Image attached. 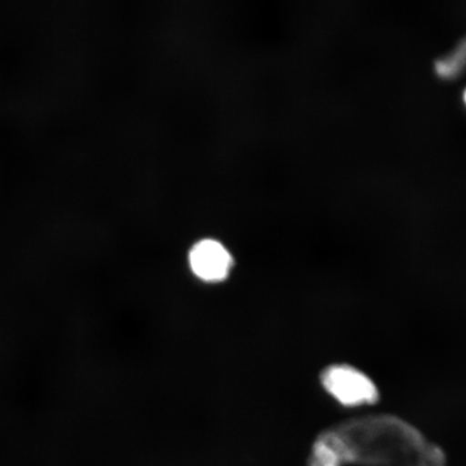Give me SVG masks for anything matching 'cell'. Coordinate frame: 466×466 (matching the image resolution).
I'll return each instance as SVG.
<instances>
[{"label": "cell", "instance_id": "3957f363", "mask_svg": "<svg viewBox=\"0 0 466 466\" xmlns=\"http://www.w3.org/2000/svg\"><path fill=\"white\" fill-rule=\"evenodd\" d=\"M188 265L192 275L208 284L224 282L230 276L233 258L219 241L204 238L189 250Z\"/></svg>", "mask_w": 466, "mask_h": 466}, {"label": "cell", "instance_id": "5b68a950", "mask_svg": "<svg viewBox=\"0 0 466 466\" xmlns=\"http://www.w3.org/2000/svg\"><path fill=\"white\" fill-rule=\"evenodd\" d=\"M419 466H447V458L441 448L439 447L437 450L431 454V456L424 460V461Z\"/></svg>", "mask_w": 466, "mask_h": 466}, {"label": "cell", "instance_id": "8992f818", "mask_svg": "<svg viewBox=\"0 0 466 466\" xmlns=\"http://www.w3.org/2000/svg\"><path fill=\"white\" fill-rule=\"evenodd\" d=\"M464 98H465V103H466V92H465V96H464Z\"/></svg>", "mask_w": 466, "mask_h": 466}, {"label": "cell", "instance_id": "6da1fadb", "mask_svg": "<svg viewBox=\"0 0 466 466\" xmlns=\"http://www.w3.org/2000/svg\"><path fill=\"white\" fill-rule=\"evenodd\" d=\"M437 447L400 418L370 416L320 433L308 466H419Z\"/></svg>", "mask_w": 466, "mask_h": 466}, {"label": "cell", "instance_id": "277c9868", "mask_svg": "<svg viewBox=\"0 0 466 466\" xmlns=\"http://www.w3.org/2000/svg\"><path fill=\"white\" fill-rule=\"evenodd\" d=\"M466 66V39L451 56L436 63V72L442 78H453Z\"/></svg>", "mask_w": 466, "mask_h": 466}, {"label": "cell", "instance_id": "7a4b0ae2", "mask_svg": "<svg viewBox=\"0 0 466 466\" xmlns=\"http://www.w3.org/2000/svg\"><path fill=\"white\" fill-rule=\"evenodd\" d=\"M320 383L340 404L355 407L374 404L379 392L374 381L363 371L346 364L328 367L320 374Z\"/></svg>", "mask_w": 466, "mask_h": 466}]
</instances>
